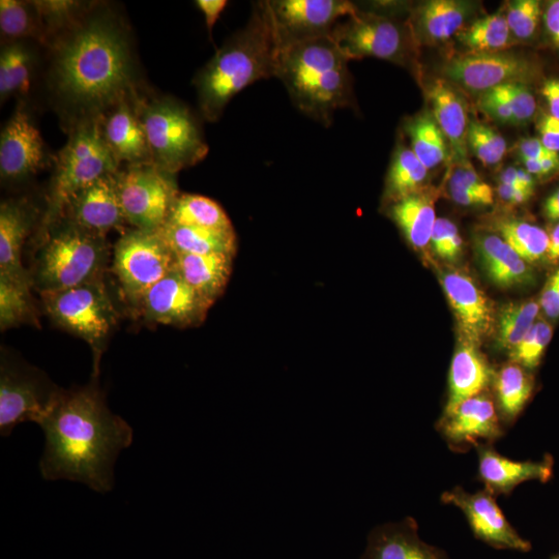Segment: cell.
Instances as JSON below:
<instances>
[{
    "mask_svg": "<svg viewBox=\"0 0 559 559\" xmlns=\"http://www.w3.org/2000/svg\"><path fill=\"white\" fill-rule=\"evenodd\" d=\"M349 382H261V403L290 436L320 457L347 414Z\"/></svg>",
    "mask_w": 559,
    "mask_h": 559,
    "instance_id": "obj_16",
    "label": "cell"
},
{
    "mask_svg": "<svg viewBox=\"0 0 559 559\" xmlns=\"http://www.w3.org/2000/svg\"><path fill=\"white\" fill-rule=\"evenodd\" d=\"M202 121L193 53L167 20H131L81 62L73 128L114 186L200 145Z\"/></svg>",
    "mask_w": 559,
    "mask_h": 559,
    "instance_id": "obj_1",
    "label": "cell"
},
{
    "mask_svg": "<svg viewBox=\"0 0 559 559\" xmlns=\"http://www.w3.org/2000/svg\"><path fill=\"white\" fill-rule=\"evenodd\" d=\"M229 248L261 261L293 249L311 234L312 219L297 180L278 157L242 146L209 157Z\"/></svg>",
    "mask_w": 559,
    "mask_h": 559,
    "instance_id": "obj_6",
    "label": "cell"
},
{
    "mask_svg": "<svg viewBox=\"0 0 559 559\" xmlns=\"http://www.w3.org/2000/svg\"><path fill=\"white\" fill-rule=\"evenodd\" d=\"M524 92L484 55L423 73L414 117L452 170L492 191L507 165L528 157Z\"/></svg>",
    "mask_w": 559,
    "mask_h": 559,
    "instance_id": "obj_3",
    "label": "cell"
},
{
    "mask_svg": "<svg viewBox=\"0 0 559 559\" xmlns=\"http://www.w3.org/2000/svg\"><path fill=\"white\" fill-rule=\"evenodd\" d=\"M68 51L102 46L128 24V5L105 0L47 2Z\"/></svg>",
    "mask_w": 559,
    "mask_h": 559,
    "instance_id": "obj_23",
    "label": "cell"
},
{
    "mask_svg": "<svg viewBox=\"0 0 559 559\" xmlns=\"http://www.w3.org/2000/svg\"><path fill=\"white\" fill-rule=\"evenodd\" d=\"M53 325L38 300H10L0 308V415L49 430L46 409L33 396V373Z\"/></svg>",
    "mask_w": 559,
    "mask_h": 559,
    "instance_id": "obj_14",
    "label": "cell"
},
{
    "mask_svg": "<svg viewBox=\"0 0 559 559\" xmlns=\"http://www.w3.org/2000/svg\"><path fill=\"white\" fill-rule=\"evenodd\" d=\"M419 76L400 2L382 3L370 38L290 119L305 176L325 182L356 140L385 121L414 116Z\"/></svg>",
    "mask_w": 559,
    "mask_h": 559,
    "instance_id": "obj_2",
    "label": "cell"
},
{
    "mask_svg": "<svg viewBox=\"0 0 559 559\" xmlns=\"http://www.w3.org/2000/svg\"><path fill=\"white\" fill-rule=\"evenodd\" d=\"M318 459L272 417L260 400L255 409L221 437L207 462L224 484L282 491L305 484Z\"/></svg>",
    "mask_w": 559,
    "mask_h": 559,
    "instance_id": "obj_11",
    "label": "cell"
},
{
    "mask_svg": "<svg viewBox=\"0 0 559 559\" xmlns=\"http://www.w3.org/2000/svg\"><path fill=\"white\" fill-rule=\"evenodd\" d=\"M61 362L46 409L60 441L154 419L165 384L159 356L94 326L62 353Z\"/></svg>",
    "mask_w": 559,
    "mask_h": 559,
    "instance_id": "obj_4",
    "label": "cell"
},
{
    "mask_svg": "<svg viewBox=\"0 0 559 559\" xmlns=\"http://www.w3.org/2000/svg\"><path fill=\"white\" fill-rule=\"evenodd\" d=\"M154 194L160 218L176 245L229 248L215 187L193 150L183 151L168 164L167 170L154 180Z\"/></svg>",
    "mask_w": 559,
    "mask_h": 559,
    "instance_id": "obj_15",
    "label": "cell"
},
{
    "mask_svg": "<svg viewBox=\"0 0 559 559\" xmlns=\"http://www.w3.org/2000/svg\"><path fill=\"white\" fill-rule=\"evenodd\" d=\"M0 47L3 58H9L13 64L36 57H53L61 61L70 58L49 3L2 0Z\"/></svg>",
    "mask_w": 559,
    "mask_h": 559,
    "instance_id": "obj_22",
    "label": "cell"
},
{
    "mask_svg": "<svg viewBox=\"0 0 559 559\" xmlns=\"http://www.w3.org/2000/svg\"><path fill=\"white\" fill-rule=\"evenodd\" d=\"M259 264L230 248L194 249L189 259L176 260L190 333L204 344L240 345L267 294Z\"/></svg>",
    "mask_w": 559,
    "mask_h": 559,
    "instance_id": "obj_9",
    "label": "cell"
},
{
    "mask_svg": "<svg viewBox=\"0 0 559 559\" xmlns=\"http://www.w3.org/2000/svg\"><path fill=\"white\" fill-rule=\"evenodd\" d=\"M154 180L156 175H146L112 186L102 215L84 235L61 355L94 329L114 290L153 264L176 260L178 245L157 210Z\"/></svg>",
    "mask_w": 559,
    "mask_h": 559,
    "instance_id": "obj_5",
    "label": "cell"
},
{
    "mask_svg": "<svg viewBox=\"0 0 559 559\" xmlns=\"http://www.w3.org/2000/svg\"><path fill=\"white\" fill-rule=\"evenodd\" d=\"M419 75L496 53L507 33L535 20L520 0H400Z\"/></svg>",
    "mask_w": 559,
    "mask_h": 559,
    "instance_id": "obj_10",
    "label": "cell"
},
{
    "mask_svg": "<svg viewBox=\"0 0 559 559\" xmlns=\"http://www.w3.org/2000/svg\"><path fill=\"white\" fill-rule=\"evenodd\" d=\"M69 227L60 197L35 160L11 182L0 205L2 270L28 274L68 249Z\"/></svg>",
    "mask_w": 559,
    "mask_h": 559,
    "instance_id": "obj_12",
    "label": "cell"
},
{
    "mask_svg": "<svg viewBox=\"0 0 559 559\" xmlns=\"http://www.w3.org/2000/svg\"><path fill=\"white\" fill-rule=\"evenodd\" d=\"M47 428L0 415V492L10 496L31 487L58 488Z\"/></svg>",
    "mask_w": 559,
    "mask_h": 559,
    "instance_id": "obj_19",
    "label": "cell"
},
{
    "mask_svg": "<svg viewBox=\"0 0 559 559\" xmlns=\"http://www.w3.org/2000/svg\"><path fill=\"white\" fill-rule=\"evenodd\" d=\"M293 7L307 22L312 49L318 53L320 39L341 10L342 3L340 0H296Z\"/></svg>",
    "mask_w": 559,
    "mask_h": 559,
    "instance_id": "obj_24",
    "label": "cell"
},
{
    "mask_svg": "<svg viewBox=\"0 0 559 559\" xmlns=\"http://www.w3.org/2000/svg\"><path fill=\"white\" fill-rule=\"evenodd\" d=\"M249 334L331 347L352 345L347 331L330 307L307 294L288 290H274L264 296Z\"/></svg>",
    "mask_w": 559,
    "mask_h": 559,
    "instance_id": "obj_18",
    "label": "cell"
},
{
    "mask_svg": "<svg viewBox=\"0 0 559 559\" xmlns=\"http://www.w3.org/2000/svg\"><path fill=\"white\" fill-rule=\"evenodd\" d=\"M2 559H62L58 557L53 551H47L40 549V547L32 546V544H25L20 538H13V536L3 535L2 539Z\"/></svg>",
    "mask_w": 559,
    "mask_h": 559,
    "instance_id": "obj_25",
    "label": "cell"
},
{
    "mask_svg": "<svg viewBox=\"0 0 559 559\" xmlns=\"http://www.w3.org/2000/svg\"><path fill=\"white\" fill-rule=\"evenodd\" d=\"M130 347L159 356L190 333L178 290L176 260L160 261L114 290L95 325Z\"/></svg>",
    "mask_w": 559,
    "mask_h": 559,
    "instance_id": "obj_13",
    "label": "cell"
},
{
    "mask_svg": "<svg viewBox=\"0 0 559 559\" xmlns=\"http://www.w3.org/2000/svg\"><path fill=\"white\" fill-rule=\"evenodd\" d=\"M76 481L121 507L139 522L140 559H148L150 536L176 485V466L154 419L61 441Z\"/></svg>",
    "mask_w": 559,
    "mask_h": 559,
    "instance_id": "obj_7",
    "label": "cell"
},
{
    "mask_svg": "<svg viewBox=\"0 0 559 559\" xmlns=\"http://www.w3.org/2000/svg\"><path fill=\"white\" fill-rule=\"evenodd\" d=\"M47 84L31 62L3 70L0 83V146L5 154L17 140L39 142L46 130Z\"/></svg>",
    "mask_w": 559,
    "mask_h": 559,
    "instance_id": "obj_21",
    "label": "cell"
},
{
    "mask_svg": "<svg viewBox=\"0 0 559 559\" xmlns=\"http://www.w3.org/2000/svg\"><path fill=\"white\" fill-rule=\"evenodd\" d=\"M241 352L261 382H310L355 380V352L348 347L271 340L249 334Z\"/></svg>",
    "mask_w": 559,
    "mask_h": 559,
    "instance_id": "obj_17",
    "label": "cell"
},
{
    "mask_svg": "<svg viewBox=\"0 0 559 559\" xmlns=\"http://www.w3.org/2000/svg\"><path fill=\"white\" fill-rule=\"evenodd\" d=\"M496 57L524 91L559 86V21L536 14L507 33Z\"/></svg>",
    "mask_w": 559,
    "mask_h": 559,
    "instance_id": "obj_20",
    "label": "cell"
},
{
    "mask_svg": "<svg viewBox=\"0 0 559 559\" xmlns=\"http://www.w3.org/2000/svg\"><path fill=\"white\" fill-rule=\"evenodd\" d=\"M260 400L261 380L240 345H197L173 367L171 411L191 450L205 460Z\"/></svg>",
    "mask_w": 559,
    "mask_h": 559,
    "instance_id": "obj_8",
    "label": "cell"
}]
</instances>
